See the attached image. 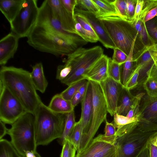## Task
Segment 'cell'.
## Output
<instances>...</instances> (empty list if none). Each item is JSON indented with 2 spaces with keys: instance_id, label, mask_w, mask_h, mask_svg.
<instances>
[{
  "instance_id": "obj_31",
  "label": "cell",
  "mask_w": 157,
  "mask_h": 157,
  "mask_svg": "<svg viewBox=\"0 0 157 157\" xmlns=\"http://www.w3.org/2000/svg\"><path fill=\"white\" fill-rule=\"evenodd\" d=\"M121 66L113 61L111 58H109L108 66V76L116 81L121 84Z\"/></svg>"
},
{
  "instance_id": "obj_53",
  "label": "cell",
  "mask_w": 157,
  "mask_h": 157,
  "mask_svg": "<svg viewBox=\"0 0 157 157\" xmlns=\"http://www.w3.org/2000/svg\"><path fill=\"white\" fill-rule=\"evenodd\" d=\"M88 83V80H87L86 82L81 86L78 92L80 94L82 99L85 96L87 89Z\"/></svg>"
},
{
  "instance_id": "obj_48",
  "label": "cell",
  "mask_w": 157,
  "mask_h": 157,
  "mask_svg": "<svg viewBox=\"0 0 157 157\" xmlns=\"http://www.w3.org/2000/svg\"><path fill=\"white\" fill-rule=\"evenodd\" d=\"M152 60L150 52L146 51L143 55L140 63L143 65V69L145 68L150 64Z\"/></svg>"
},
{
  "instance_id": "obj_10",
  "label": "cell",
  "mask_w": 157,
  "mask_h": 157,
  "mask_svg": "<svg viewBox=\"0 0 157 157\" xmlns=\"http://www.w3.org/2000/svg\"><path fill=\"white\" fill-rule=\"evenodd\" d=\"M39 7L36 0H25L19 13L10 24L11 32L20 38L27 37L36 25Z\"/></svg>"
},
{
  "instance_id": "obj_28",
  "label": "cell",
  "mask_w": 157,
  "mask_h": 157,
  "mask_svg": "<svg viewBox=\"0 0 157 157\" xmlns=\"http://www.w3.org/2000/svg\"><path fill=\"white\" fill-rule=\"evenodd\" d=\"M83 135V128L80 122L78 121L76 122L73 130L68 138L77 152L79 150Z\"/></svg>"
},
{
  "instance_id": "obj_18",
  "label": "cell",
  "mask_w": 157,
  "mask_h": 157,
  "mask_svg": "<svg viewBox=\"0 0 157 157\" xmlns=\"http://www.w3.org/2000/svg\"><path fill=\"white\" fill-rule=\"evenodd\" d=\"M109 58L104 55L87 71L84 79L99 83L108 77V66Z\"/></svg>"
},
{
  "instance_id": "obj_33",
  "label": "cell",
  "mask_w": 157,
  "mask_h": 157,
  "mask_svg": "<svg viewBox=\"0 0 157 157\" xmlns=\"http://www.w3.org/2000/svg\"><path fill=\"white\" fill-rule=\"evenodd\" d=\"M143 84L149 98L150 100L157 99V82L147 77Z\"/></svg>"
},
{
  "instance_id": "obj_36",
  "label": "cell",
  "mask_w": 157,
  "mask_h": 157,
  "mask_svg": "<svg viewBox=\"0 0 157 157\" xmlns=\"http://www.w3.org/2000/svg\"><path fill=\"white\" fill-rule=\"evenodd\" d=\"M60 157H75L76 150L68 138L65 139Z\"/></svg>"
},
{
  "instance_id": "obj_14",
  "label": "cell",
  "mask_w": 157,
  "mask_h": 157,
  "mask_svg": "<svg viewBox=\"0 0 157 157\" xmlns=\"http://www.w3.org/2000/svg\"><path fill=\"white\" fill-rule=\"evenodd\" d=\"M75 13L82 16L91 25L96 33L99 41L107 48H116L102 22L93 13L85 10L75 7Z\"/></svg>"
},
{
  "instance_id": "obj_49",
  "label": "cell",
  "mask_w": 157,
  "mask_h": 157,
  "mask_svg": "<svg viewBox=\"0 0 157 157\" xmlns=\"http://www.w3.org/2000/svg\"><path fill=\"white\" fill-rule=\"evenodd\" d=\"M147 144L149 157H157V147L151 144L149 142V140L148 141Z\"/></svg>"
},
{
  "instance_id": "obj_12",
  "label": "cell",
  "mask_w": 157,
  "mask_h": 157,
  "mask_svg": "<svg viewBox=\"0 0 157 157\" xmlns=\"http://www.w3.org/2000/svg\"><path fill=\"white\" fill-rule=\"evenodd\" d=\"M117 150L116 143L105 140L99 134L85 149L77 152L75 157H116Z\"/></svg>"
},
{
  "instance_id": "obj_5",
  "label": "cell",
  "mask_w": 157,
  "mask_h": 157,
  "mask_svg": "<svg viewBox=\"0 0 157 157\" xmlns=\"http://www.w3.org/2000/svg\"><path fill=\"white\" fill-rule=\"evenodd\" d=\"M104 55L103 49L99 46L89 48H77L67 56L64 60L65 63L71 67V70L67 77L61 82L69 86L85 79L84 76L87 71Z\"/></svg>"
},
{
  "instance_id": "obj_51",
  "label": "cell",
  "mask_w": 157,
  "mask_h": 157,
  "mask_svg": "<svg viewBox=\"0 0 157 157\" xmlns=\"http://www.w3.org/2000/svg\"><path fill=\"white\" fill-rule=\"evenodd\" d=\"M147 142H148L136 157H149Z\"/></svg>"
},
{
  "instance_id": "obj_39",
  "label": "cell",
  "mask_w": 157,
  "mask_h": 157,
  "mask_svg": "<svg viewBox=\"0 0 157 157\" xmlns=\"http://www.w3.org/2000/svg\"><path fill=\"white\" fill-rule=\"evenodd\" d=\"M71 70V67L68 64L65 63L63 65L58 66L56 71V79L62 81L67 77Z\"/></svg>"
},
{
  "instance_id": "obj_45",
  "label": "cell",
  "mask_w": 157,
  "mask_h": 157,
  "mask_svg": "<svg viewBox=\"0 0 157 157\" xmlns=\"http://www.w3.org/2000/svg\"><path fill=\"white\" fill-rule=\"evenodd\" d=\"M145 1L143 0H136L135 12L133 18V23L136 21L140 16L143 9Z\"/></svg>"
},
{
  "instance_id": "obj_1",
  "label": "cell",
  "mask_w": 157,
  "mask_h": 157,
  "mask_svg": "<svg viewBox=\"0 0 157 157\" xmlns=\"http://www.w3.org/2000/svg\"><path fill=\"white\" fill-rule=\"evenodd\" d=\"M0 82L19 100L26 112L34 115L42 101L33 83L30 72L21 68L1 66Z\"/></svg>"
},
{
  "instance_id": "obj_6",
  "label": "cell",
  "mask_w": 157,
  "mask_h": 157,
  "mask_svg": "<svg viewBox=\"0 0 157 157\" xmlns=\"http://www.w3.org/2000/svg\"><path fill=\"white\" fill-rule=\"evenodd\" d=\"M116 47L128 56L135 38L138 35L134 25L118 16L99 18Z\"/></svg>"
},
{
  "instance_id": "obj_54",
  "label": "cell",
  "mask_w": 157,
  "mask_h": 157,
  "mask_svg": "<svg viewBox=\"0 0 157 157\" xmlns=\"http://www.w3.org/2000/svg\"><path fill=\"white\" fill-rule=\"evenodd\" d=\"M149 141L152 145L157 147V132L151 136Z\"/></svg>"
},
{
  "instance_id": "obj_24",
  "label": "cell",
  "mask_w": 157,
  "mask_h": 157,
  "mask_svg": "<svg viewBox=\"0 0 157 157\" xmlns=\"http://www.w3.org/2000/svg\"><path fill=\"white\" fill-rule=\"evenodd\" d=\"M136 36L135 39L132 46L125 62L122 65L123 66L122 71H121V82L124 87L128 80L133 69L132 66L133 62V52Z\"/></svg>"
},
{
  "instance_id": "obj_46",
  "label": "cell",
  "mask_w": 157,
  "mask_h": 157,
  "mask_svg": "<svg viewBox=\"0 0 157 157\" xmlns=\"http://www.w3.org/2000/svg\"><path fill=\"white\" fill-rule=\"evenodd\" d=\"M145 24L147 30L151 36L157 40V27L155 22L151 21Z\"/></svg>"
},
{
  "instance_id": "obj_30",
  "label": "cell",
  "mask_w": 157,
  "mask_h": 157,
  "mask_svg": "<svg viewBox=\"0 0 157 157\" xmlns=\"http://www.w3.org/2000/svg\"><path fill=\"white\" fill-rule=\"evenodd\" d=\"M105 128V134H100L105 140L113 144L116 142V128L113 122L109 123L106 119Z\"/></svg>"
},
{
  "instance_id": "obj_23",
  "label": "cell",
  "mask_w": 157,
  "mask_h": 157,
  "mask_svg": "<svg viewBox=\"0 0 157 157\" xmlns=\"http://www.w3.org/2000/svg\"><path fill=\"white\" fill-rule=\"evenodd\" d=\"M93 1L99 9V14L97 17L101 18L111 16H119L113 3V0H94Z\"/></svg>"
},
{
  "instance_id": "obj_2",
  "label": "cell",
  "mask_w": 157,
  "mask_h": 157,
  "mask_svg": "<svg viewBox=\"0 0 157 157\" xmlns=\"http://www.w3.org/2000/svg\"><path fill=\"white\" fill-rule=\"evenodd\" d=\"M34 115L37 146L48 145L54 140L61 137L64 128L66 114L54 112L41 102Z\"/></svg>"
},
{
  "instance_id": "obj_3",
  "label": "cell",
  "mask_w": 157,
  "mask_h": 157,
  "mask_svg": "<svg viewBox=\"0 0 157 157\" xmlns=\"http://www.w3.org/2000/svg\"><path fill=\"white\" fill-rule=\"evenodd\" d=\"M27 37L28 44L35 49L57 56H67L77 48L57 33L40 25L36 24Z\"/></svg>"
},
{
  "instance_id": "obj_4",
  "label": "cell",
  "mask_w": 157,
  "mask_h": 157,
  "mask_svg": "<svg viewBox=\"0 0 157 157\" xmlns=\"http://www.w3.org/2000/svg\"><path fill=\"white\" fill-rule=\"evenodd\" d=\"M11 125L7 134L19 154L23 157L29 152H36L34 115L25 112Z\"/></svg>"
},
{
  "instance_id": "obj_22",
  "label": "cell",
  "mask_w": 157,
  "mask_h": 157,
  "mask_svg": "<svg viewBox=\"0 0 157 157\" xmlns=\"http://www.w3.org/2000/svg\"><path fill=\"white\" fill-rule=\"evenodd\" d=\"M135 99V96L132 95L130 91L123 87L121 90L116 113L126 116L131 109Z\"/></svg>"
},
{
  "instance_id": "obj_16",
  "label": "cell",
  "mask_w": 157,
  "mask_h": 157,
  "mask_svg": "<svg viewBox=\"0 0 157 157\" xmlns=\"http://www.w3.org/2000/svg\"><path fill=\"white\" fill-rule=\"evenodd\" d=\"M19 38L11 32L0 40V64L4 66L8 61L13 58L18 45Z\"/></svg>"
},
{
  "instance_id": "obj_7",
  "label": "cell",
  "mask_w": 157,
  "mask_h": 157,
  "mask_svg": "<svg viewBox=\"0 0 157 157\" xmlns=\"http://www.w3.org/2000/svg\"><path fill=\"white\" fill-rule=\"evenodd\" d=\"M89 81L92 94V120L88 131L82 137L79 150L77 152L83 150L91 143L101 125L106 119L108 113L105 99L99 83Z\"/></svg>"
},
{
  "instance_id": "obj_17",
  "label": "cell",
  "mask_w": 157,
  "mask_h": 157,
  "mask_svg": "<svg viewBox=\"0 0 157 157\" xmlns=\"http://www.w3.org/2000/svg\"><path fill=\"white\" fill-rule=\"evenodd\" d=\"M81 102V113L79 121L83 128V137L86 134L89 130L92 117V94L91 86L89 80L86 94Z\"/></svg>"
},
{
  "instance_id": "obj_9",
  "label": "cell",
  "mask_w": 157,
  "mask_h": 157,
  "mask_svg": "<svg viewBox=\"0 0 157 157\" xmlns=\"http://www.w3.org/2000/svg\"><path fill=\"white\" fill-rule=\"evenodd\" d=\"M36 24L43 26L54 32L77 48L87 43L78 34L70 33L63 28L54 16L47 0L44 1L39 7Z\"/></svg>"
},
{
  "instance_id": "obj_41",
  "label": "cell",
  "mask_w": 157,
  "mask_h": 157,
  "mask_svg": "<svg viewBox=\"0 0 157 157\" xmlns=\"http://www.w3.org/2000/svg\"><path fill=\"white\" fill-rule=\"evenodd\" d=\"M126 14L127 21L132 24L136 4V0H126Z\"/></svg>"
},
{
  "instance_id": "obj_8",
  "label": "cell",
  "mask_w": 157,
  "mask_h": 157,
  "mask_svg": "<svg viewBox=\"0 0 157 157\" xmlns=\"http://www.w3.org/2000/svg\"><path fill=\"white\" fill-rule=\"evenodd\" d=\"M157 132H144L136 128L127 133L117 130L116 157H136Z\"/></svg>"
},
{
  "instance_id": "obj_27",
  "label": "cell",
  "mask_w": 157,
  "mask_h": 157,
  "mask_svg": "<svg viewBox=\"0 0 157 157\" xmlns=\"http://www.w3.org/2000/svg\"><path fill=\"white\" fill-rule=\"evenodd\" d=\"M0 157H22L13 147L10 141L0 139Z\"/></svg>"
},
{
  "instance_id": "obj_20",
  "label": "cell",
  "mask_w": 157,
  "mask_h": 157,
  "mask_svg": "<svg viewBox=\"0 0 157 157\" xmlns=\"http://www.w3.org/2000/svg\"><path fill=\"white\" fill-rule=\"evenodd\" d=\"M30 75L36 90L42 93H44L48 82L44 75L41 63H37L32 67V71L30 72Z\"/></svg>"
},
{
  "instance_id": "obj_29",
  "label": "cell",
  "mask_w": 157,
  "mask_h": 157,
  "mask_svg": "<svg viewBox=\"0 0 157 157\" xmlns=\"http://www.w3.org/2000/svg\"><path fill=\"white\" fill-rule=\"evenodd\" d=\"M83 79L74 83L69 86L65 90L60 93L61 96L65 99L71 101L73 96L77 92L79 89L86 81Z\"/></svg>"
},
{
  "instance_id": "obj_56",
  "label": "cell",
  "mask_w": 157,
  "mask_h": 157,
  "mask_svg": "<svg viewBox=\"0 0 157 157\" xmlns=\"http://www.w3.org/2000/svg\"><path fill=\"white\" fill-rule=\"evenodd\" d=\"M22 157H41L37 152H29L26 155Z\"/></svg>"
},
{
  "instance_id": "obj_55",
  "label": "cell",
  "mask_w": 157,
  "mask_h": 157,
  "mask_svg": "<svg viewBox=\"0 0 157 157\" xmlns=\"http://www.w3.org/2000/svg\"><path fill=\"white\" fill-rule=\"evenodd\" d=\"M146 50L148 51H157V43L147 46L146 47Z\"/></svg>"
},
{
  "instance_id": "obj_52",
  "label": "cell",
  "mask_w": 157,
  "mask_h": 157,
  "mask_svg": "<svg viewBox=\"0 0 157 157\" xmlns=\"http://www.w3.org/2000/svg\"><path fill=\"white\" fill-rule=\"evenodd\" d=\"M6 124L0 120V139L7 133L8 130L5 125Z\"/></svg>"
},
{
  "instance_id": "obj_11",
  "label": "cell",
  "mask_w": 157,
  "mask_h": 157,
  "mask_svg": "<svg viewBox=\"0 0 157 157\" xmlns=\"http://www.w3.org/2000/svg\"><path fill=\"white\" fill-rule=\"evenodd\" d=\"M25 112L19 100L0 82V120L11 125Z\"/></svg>"
},
{
  "instance_id": "obj_32",
  "label": "cell",
  "mask_w": 157,
  "mask_h": 157,
  "mask_svg": "<svg viewBox=\"0 0 157 157\" xmlns=\"http://www.w3.org/2000/svg\"><path fill=\"white\" fill-rule=\"evenodd\" d=\"M143 66L140 63L134 68L126 83L123 87L130 91L134 88L138 84V79L140 71L143 69Z\"/></svg>"
},
{
  "instance_id": "obj_44",
  "label": "cell",
  "mask_w": 157,
  "mask_h": 157,
  "mask_svg": "<svg viewBox=\"0 0 157 157\" xmlns=\"http://www.w3.org/2000/svg\"><path fill=\"white\" fill-rule=\"evenodd\" d=\"M60 1L65 9L74 17L77 0H60Z\"/></svg>"
},
{
  "instance_id": "obj_19",
  "label": "cell",
  "mask_w": 157,
  "mask_h": 157,
  "mask_svg": "<svg viewBox=\"0 0 157 157\" xmlns=\"http://www.w3.org/2000/svg\"><path fill=\"white\" fill-rule=\"evenodd\" d=\"M25 0H1L0 10L10 24L20 11Z\"/></svg>"
},
{
  "instance_id": "obj_37",
  "label": "cell",
  "mask_w": 157,
  "mask_h": 157,
  "mask_svg": "<svg viewBox=\"0 0 157 157\" xmlns=\"http://www.w3.org/2000/svg\"><path fill=\"white\" fill-rule=\"evenodd\" d=\"M113 3L118 16L123 20L127 21L126 14V0H113Z\"/></svg>"
},
{
  "instance_id": "obj_50",
  "label": "cell",
  "mask_w": 157,
  "mask_h": 157,
  "mask_svg": "<svg viewBox=\"0 0 157 157\" xmlns=\"http://www.w3.org/2000/svg\"><path fill=\"white\" fill-rule=\"evenodd\" d=\"M82 98L78 91L73 96L71 101L72 106L75 108L80 102H81Z\"/></svg>"
},
{
  "instance_id": "obj_25",
  "label": "cell",
  "mask_w": 157,
  "mask_h": 157,
  "mask_svg": "<svg viewBox=\"0 0 157 157\" xmlns=\"http://www.w3.org/2000/svg\"><path fill=\"white\" fill-rule=\"evenodd\" d=\"M76 122L74 110L66 114L64 128L61 137L58 139V143L62 145L65 139L68 138L71 133Z\"/></svg>"
},
{
  "instance_id": "obj_43",
  "label": "cell",
  "mask_w": 157,
  "mask_h": 157,
  "mask_svg": "<svg viewBox=\"0 0 157 157\" xmlns=\"http://www.w3.org/2000/svg\"><path fill=\"white\" fill-rule=\"evenodd\" d=\"M150 10L147 13L144 19V22L151 20L157 15V0L150 1Z\"/></svg>"
},
{
  "instance_id": "obj_40",
  "label": "cell",
  "mask_w": 157,
  "mask_h": 157,
  "mask_svg": "<svg viewBox=\"0 0 157 157\" xmlns=\"http://www.w3.org/2000/svg\"><path fill=\"white\" fill-rule=\"evenodd\" d=\"M113 50L112 60L119 65H121L125 62L128 56L118 48L116 47Z\"/></svg>"
},
{
  "instance_id": "obj_15",
  "label": "cell",
  "mask_w": 157,
  "mask_h": 157,
  "mask_svg": "<svg viewBox=\"0 0 157 157\" xmlns=\"http://www.w3.org/2000/svg\"><path fill=\"white\" fill-rule=\"evenodd\" d=\"M47 1L54 16L63 28L70 33L78 34L75 29L74 17L65 9L60 0H47Z\"/></svg>"
},
{
  "instance_id": "obj_38",
  "label": "cell",
  "mask_w": 157,
  "mask_h": 157,
  "mask_svg": "<svg viewBox=\"0 0 157 157\" xmlns=\"http://www.w3.org/2000/svg\"><path fill=\"white\" fill-rule=\"evenodd\" d=\"M144 94V93H142L135 96L133 103L131 109L126 116V117L129 118H132L139 113L140 109V102Z\"/></svg>"
},
{
  "instance_id": "obj_34",
  "label": "cell",
  "mask_w": 157,
  "mask_h": 157,
  "mask_svg": "<svg viewBox=\"0 0 157 157\" xmlns=\"http://www.w3.org/2000/svg\"><path fill=\"white\" fill-rule=\"evenodd\" d=\"M74 18L75 20L81 25L82 28L90 36L95 42L99 40V39L91 25L82 16L75 13Z\"/></svg>"
},
{
  "instance_id": "obj_47",
  "label": "cell",
  "mask_w": 157,
  "mask_h": 157,
  "mask_svg": "<svg viewBox=\"0 0 157 157\" xmlns=\"http://www.w3.org/2000/svg\"><path fill=\"white\" fill-rule=\"evenodd\" d=\"M147 78L157 82V65L153 63L146 72Z\"/></svg>"
},
{
  "instance_id": "obj_13",
  "label": "cell",
  "mask_w": 157,
  "mask_h": 157,
  "mask_svg": "<svg viewBox=\"0 0 157 157\" xmlns=\"http://www.w3.org/2000/svg\"><path fill=\"white\" fill-rule=\"evenodd\" d=\"M99 83L105 99L108 113L113 116L116 112L123 86L109 76Z\"/></svg>"
},
{
  "instance_id": "obj_42",
  "label": "cell",
  "mask_w": 157,
  "mask_h": 157,
  "mask_svg": "<svg viewBox=\"0 0 157 157\" xmlns=\"http://www.w3.org/2000/svg\"><path fill=\"white\" fill-rule=\"evenodd\" d=\"M75 21V29L78 34L87 42L95 43L90 34L82 28L80 24Z\"/></svg>"
},
{
  "instance_id": "obj_35",
  "label": "cell",
  "mask_w": 157,
  "mask_h": 157,
  "mask_svg": "<svg viewBox=\"0 0 157 157\" xmlns=\"http://www.w3.org/2000/svg\"><path fill=\"white\" fill-rule=\"evenodd\" d=\"M76 6L88 11L97 17L99 14V8L92 0H77Z\"/></svg>"
},
{
  "instance_id": "obj_26",
  "label": "cell",
  "mask_w": 157,
  "mask_h": 157,
  "mask_svg": "<svg viewBox=\"0 0 157 157\" xmlns=\"http://www.w3.org/2000/svg\"><path fill=\"white\" fill-rule=\"evenodd\" d=\"M113 121L115 126L117 129L124 126L136 122L139 123L141 118L140 112L132 118L119 115L115 113L113 115Z\"/></svg>"
},
{
  "instance_id": "obj_21",
  "label": "cell",
  "mask_w": 157,
  "mask_h": 157,
  "mask_svg": "<svg viewBox=\"0 0 157 157\" xmlns=\"http://www.w3.org/2000/svg\"><path fill=\"white\" fill-rule=\"evenodd\" d=\"M52 111L57 113L67 114L74 110L71 101L64 99L60 94L54 95L48 106Z\"/></svg>"
}]
</instances>
